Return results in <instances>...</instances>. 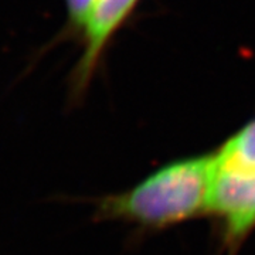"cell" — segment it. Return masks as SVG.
Masks as SVG:
<instances>
[{
  "mask_svg": "<svg viewBox=\"0 0 255 255\" xmlns=\"http://www.w3.org/2000/svg\"><path fill=\"white\" fill-rule=\"evenodd\" d=\"M213 152L162 164L135 186L95 201V219L160 233L209 216Z\"/></svg>",
  "mask_w": 255,
  "mask_h": 255,
  "instance_id": "1",
  "label": "cell"
},
{
  "mask_svg": "<svg viewBox=\"0 0 255 255\" xmlns=\"http://www.w3.org/2000/svg\"><path fill=\"white\" fill-rule=\"evenodd\" d=\"M209 216L226 255H237L255 231V118L213 150Z\"/></svg>",
  "mask_w": 255,
  "mask_h": 255,
  "instance_id": "2",
  "label": "cell"
},
{
  "mask_svg": "<svg viewBox=\"0 0 255 255\" xmlns=\"http://www.w3.org/2000/svg\"><path fill=\"white\" fill-rule=\"evenodd\" d=\"M140 0H97L82 30V53L70 77V98L82 100L112 38L127 23Z\"/></svg>",
  "mask_w": 255,
  "mask_h": 255,
  "instance_id": "3",
  "label": "cell"
},
{
  "mask_svg": "<svg viewBox=\"0 0 255 255\" xmlns=\"http://www.w3.org/2000/svg\"><path fill=\"white\" fill-rule=\"evenodd\" d=\"M67 11V23L64 28L65 36H80L85 23L91 14L97 0H64Z\"/></svg>",
  "mask_w": 255,
  "mask_h": 255,
  "instance_id": "4",
  "label": "cell"
}]
</instances>
